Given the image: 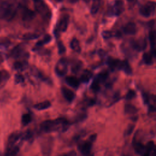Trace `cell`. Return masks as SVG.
I'll use <instances>...</instances> for the list:
<instances>
[{"mask_svg": "<svg viewBox=\"0 0 156 156\" xmlns=\"http://www.w3.org/2000/svg\"><path fill=\"white\" fill-rule=\"evenodd\" d=\"M69 126V121L64 118H58L53 120H46L43 121L40 124V129L45 133L57 130L60 127L62 131L66 130Z\"/></svg>", "mask_w": 156, "mask_h": 156, "instance_id": "6da1fadb", "label": "cell"}, {"mask_svg": "<svg viewBox=\"0 0 156 156\" xmlns=\"http://www.w3.org/2000/svg\"><path fill=\"white\" fill-rule=\"evenodd\" d=\"M143 99L144 103H148L149 102V96L146 93H143Z\"/></svg>", "mask_w": 156, "mask_h": 156, "instance_id": "7bdbcfd3", "label": "cell"}, {"mask_svg": "<svg viewBox=\"0 0 156 156\" xmlns=\"http://www.w3.org/2000/svg\"><path fill=\"white\" fill-rule=\"evenodd\" d=\"M91 89L94 91V92H97L100 89V85L99 83L96 80H94V81L93 82V83L91 85Z\"/></svg>", "mask_w": 156, "mask_h": 156, "instance_id": "d6a6232c", "label": "cell"}, {"mask_svg": "<svg viewBox=\"0 0 156 156\" xmlns=\"http://www.w3.org/2000/svg\"><path fill=\"white\" fill-rule=\"evenodd\" d=\"M107 77H108V74L107 73L105 72L101 73L96 76V77L94 78V80H96L98 82L100 83L101 82H105L107 80Z\"/></svg>", "mask_w": 156, "mask_h": 156, "instance_id": "cb8c5ba5", "label": "cell"}, {"mask_svg": "<svg viewBox=\"0 0 156 156\" xmlns=\"http://www.w3.org/2000/svg\"><path fill=\"white\" fill-rule=\"evenodd\" d=\"M155 3L154 2L149 1L146 4L143 5L140 8V12L141 15L148 17L155 13Z\"/></svg>", "mask_w": 156, "mask_h": 156, "instance_id": "3957f363", "label": "cell"}, {"mask_svg": "<svg viewBox=\"0 0 156 156\" xmlns=\"http://www.w3.org/2000/svg\"><path fill=\"white\" fill-rule=\"evenodd\" d=\"M62 93L64 96V98L68 101V102H72L74 98L75 94L73 91H72L71 90L68 89L66 87H62Z\"/></svg>", "mask_w": 156, "mask_h": 156, "instance_id": "30bf717a", "label": "cell"}, {"mask_svg": "<svg viewBox=\"0 0 156 156\" xmlns=\"http://www.w3.org/2000/svg\"><path fill=\"white\" fill-rule=\"evenodd\" d=\"M124 112L130 115H132V117H134L135 118L137 119V116H134L136 114L138 110L136 108V107L135 106H134L132 104H127L125 105L124 107Z\"/></svg>", "mask_w": 156, "mask_h": 156, "instance_id": "8fae6325", "label": "cell"}, {"mask_svg": "<svg viewBox=\"0 0 156 156\" xmlns=\"http://www.w3.org/2000/svg\"><path fill=\"white\" fill-rule=\"evenodd\" d=\"M15 81L16 83H22L24 81V78L23 76L21 74H16L15 76Z\"/></svg>", "mask_w": 156, "mask_h": 156, "instance_id": "d590c367", "label": "cell"}, {"mask_svg": "<svg viewBox=\"0 0 156 156\" xmlns=\"http://www.w3.org/2000/svg\"><path fill=\"white\" fill-rule=\"evenodd\" d=\"M124 10V2L122 0H116L114 5V13L116 15H120Z\"/></svg>", "mask_w": 156, "mask_h": 156, "instance_id": "4fadbf2b", "label": "cell"}, {"mask_svg": "<svg viewBox=\"0 0 156 156\" xmlns=\"http://www.w3.org/2000/svg\"><path fill=\"white\" fill-rule=\"evenodd\" d=\"M99 4L98 2H94V4L92 5L91 9V13L92 14H95L98 12L99 10Z\"/></svg>", "mask_w": 156, "mask_h": 156, "instance_id": "f35d334b", "label": "cell"}, {"mask_svg": "<svg viewBox=\"0 0 156 156\" xmlns=\"http://www.w3.org/2000/svg\"><path fill=\"white\" fill-rule=\"evenodd\" d=\"M70 46L73 50H74L76 52H79L80 51V46L79 40L76 38H73L71 42H70Z\"/></svg>", "mask_w": 156, "mask_h": 156, "instance_id": "7402d4cb", "label": "cell"}, {"mask_svg": "<svg viewBox=\"0 0 156 156\" xmlns=\"http://www.w3.org/2000/svg\"><path fill=\"white\" fill-rule=\"evenodd\" d=\"M130 45L133 49L137 51H140L144 50L146 48L147 43L145 39L140 38L137 40H132L130 42Z\"/></svg>", "mask_w": 156, "mask_h": 156, "instance_id": "8992f818", "label": "cell"}, {"mask_svg": "<svg viewBox=\"0 0 156 156\" xmlns=\"http://www.w3.org/2000/svg\"><path fill=\"white\" fill-rule=\"evenodd\" d=\"M92 73L89 70H84L80 76V80L83 82H88L92 77Z\"/></svg>", "mask_w": 156, "mask_h": 156, "instance_id": "44dd1931", "label": "cell"}, {"mask_svg": "<svg viewBox=\"0 0 156 156\" xmlns=\"http://www.w3.org/2000/svg\"><path fill=\"white\" fill-rule=\"evenodd\" d=\"M119 69L123 70L127 74H131L132 73V68H130V66L128 62H127L126 60L121 61Z\"/></svg>", "mask_w": 156, "mask_h": 156, "instance_id": "2e32d148", "label": "cell"}, {"mask_svg": "<svg viewBox=\"0 0 156 156\" xmlns=\"http://www.w3.org/2000/svg\"><path fill=\"white\" fill-rule=\"evenodd\" d=\"M98 54H99V55L100 57H105V55H106L105 52L104 50H102V49H99V51H98Z\"/></svg>", "mask_w": 156, "mask_h": 156, "instance_id": "ee69618b", "label": "cell"}, {"mask_svg": "<svg viewBox=\"0 0 156 156\" xmlns=\"http://www.w3.org/2000/svg\"><path fill=\"white\" fill-rule=\"evenodd\" d=\"M94 1V2H98L100 0H93Z\"/></svg>", "mask_w": 156, "mask_h": 156, "instance_id": "681fc988", "label": "cell"}, {"mask_svg": "<svg viewBox=\"0 0 156 156\" xmlns=\"http://www.w3.org/2000/svg\"><path fill=\"white\" fill-rule=\"evenodd\" d=\"M55 1H62V0H55Z\"/></svg>", "mask_w": 156, "mask_h": 156, "instance_id": "f5cc1de1", "label": "cell"}, {"mask_svg": "<svg viewBox=\"0 0 156 156\" xmlns=\"http://www.w3.org/2000/svg\"><path fill=\"white\" fill-rule=\"evenodd\" d=\"M134 149L136 152L138 154H144L146 151V146L140 141H135L134 144Z\"/></svg>", "mask_w": 156, "mask_h": 156, "instance_id": "e0dca14e", "label": "cell"}, {"mask_svg": "<svg viewBox=\"0 0 156 156\" xmlns=\"http://www.w3.org/2000/svg\"><path fill=\"white\" fill-rule=\"evenodd\" d=\"M123 32L127 35H133L136 32V27L134 23L129 22L123 27Z\"/></svg>", "mask_w": 156, "mask_h": 156, "instance_id": "9c48e42d", "label": "cell"}, {"mask_svg": "<svg viewBox=\"0 0 156 156\" xmlns=\"http://www.w3.org/2000/svg\"><path fill=\"white\" fill-rule=\"evenodd\" d=\"M58 54H63V53L65 52L66 51V48L64 46V44L62 43V41L58 42Z\"/></svg>", "mask_w": 156, "mask_h": 156, "instance_id": "e575fe53", "label": "cell"}, {"mask_svg": "<svg viewBox=\"0 0 156 156\" xmlns=\"http://www.w3.org/2000/svg\"><path fill=\"white\" fill-rule=\"evenodd\" d=\"M36 10L44 16H49V9L43 0H33Z\"/></svg>", "mask_w": 156, "mask_h": 156, "instance_id": "5b68a950", "label": "cell"}, {"mask_svg": "<svg viewBox=\"0 0 156 156\" xmlns=\"http://www.w3.org/2000/svg\"><path fill=\"white\" fill-rule=\"evenodd\" d=\"M69 1H71V2H76V1H77V0H69Z\"/></svg>", "mask_w": 156, "mask_h": 156, "instance_id": "c3c4849f", "label": "cell"}, {"mask_svg": "<svg viewBox=\"0 0 156 156\" xmlns=\"http://www.w3.org/2000/svg\"><path fill=\"white\" fill-rule=\"evenodd\" d=\"M2 62H3V57L2 55L0 54V63H1Z\"/></svg>", "mask_w": 156, "mask_h": 156, "instance_id": "bcb514c9", "label": "cell"}, {"mask_svg": "<svg viewBox=\"0 0 156 156\" xmlns=\"http://www.w3.org/2000/svg\"><path fill=\"white\" fill-rule=\"evenodd\" d=\"M92 144L93 143L90 141L89 140L85 141L79 144L78 149L82 154L87 155L90 152V151L92 147Z\"/></svg>", "mask_w": 156, "mask_h": 156, "instance_id": "52a82bcc", "label": "cell"}, {"mask_svg": "<svg viewBox=\"0 0 156 156\" xmlns=\"http://www.w3.org/2000/svg\"><path fill=\"white\" fill-rule=\"evenodd\" d=\"M39 35L35 33H26L23 36V38L24 40H34L38 38Z\"/></svg>", "mask_w": 156, "mask_h": 156, "instance_id": "f546056e", "label": "cell"}, {"mask_svg": "<svg viewBox=\"0 0 156 156\" xmlns=\"http://www.w3.org/2000/svg\"><path fill=\"white\" fill-rule=\"evenodd\" d=\"M68 70V62L65 58L60 59L57 63L55 71L58 76H64Z\"/></svg>", "mask_w": 156, "mask_h": 156, "instance_id": "277c9868", "label": "cell"}, {"mask_svg": "<svg viewBox=\"0 0 156 156\" xmlns=\"http://www.w3.org/2000/svg\"><path fill=\"white\" fill-rule=\"evenodd\" d=\"M51 105V102L49 101H45L44 102H41L38 103L34 105V108L38 110H43L48 108Z\"/></svg>", "mask_w": 156, "mask_h": 156, "instance_id": "d6986e66", "label": "cell"}, {"mask_svg": "<svg viewBox=\"0 0 156 156\" xmlns=\"http://www.w3.org/2000/svg\"><path fill=\"white\" fill-rule=\"evenodd\" d=\"M22 138L29 141H32L34 139V135L32 132L29 130H27L23 135H22Z\"/></svg>", "mask_w": 156, "mask_h": 156, "instance_id": "f1b7e54d", "label": "cell"}, {"mask_svg": "<svg viewBox=\"0 0 156 156\" xmlns=\"http://www.w3.org/2000/svg\"><path fill=\"white\" fill-rule=\"evenodd\" d=\"M136 0H127V1H129V2H135Z\"/></svg>", "mask_w": 156, "mask_h": 156, "instance_id": "7dc6e473", "label": "cell"}, {"mask_svg": "<svg viewBox=\"0 0 156 156\" xmlns=\"http://www.w3.org/2000/svg\"><path fill=\"white\" fill-rule=\"evenodd\" d=\"M86 156H93V155H92L91 154H90V153L89 154H88V155H86Z\"/></svg>", "mask_w": 156, "mask_h": 156, "instance_id": "816d5d0a", "label": "cell"}, {"mask_svg": "<svg viewBox=\"0 0 156 156\" xmlns=\"http://www.w3.org/2000/svg\"><path fill=\"white\" fill-rule=\"evenodd\" d=\"M85 2H89L90 1V0H83Z\"/></svg>", "mask_w": 156, "mask_h": 156, "instance_id": "f907efd6", "label": "cell"}, {"mask_svg": "<svg viewBox=\"0 0 156 156\" xmlns=\"http://www.w3.org/2000/svg\"><path fill=\"white\" fill-rule=\"evenodd\" d=\"M22 52H23L22 48L20 46H17L12 50L11 54H12V57H13L15 58H17V57H20V55L21 54Z\"/></svg>", "mask_w": 156, "mask_h": 156, "instance_id": "484cf974", "label": "cell"}, {"mask_svg": "<svg viewBox=\"0 0 156 156\" xmlns=\"http://www.w3.org/2000/svg\"><path fill=\"white\" fill-rule=\"evenodd\" d=\"M77 154L75 151H71L68 153L66 154H62L61 155H59L58 156H76Z\"/></svg>", "mask_w": 156, "mask_h": 156, "instance_id": "60d3db41", "label": "cell"}, {"mask_svg": "<svg viewBox=\"0 0 156 156\" xmlns=\"http://www.w3.org/2000/svg\"><path fill=\"white\" fill-rule=\"evenodd\" d=\"M102 36L104 39H109L112 37V33L109 30H104L102 32Z\"/></svg>", "mask_w": 156, "mask_h": 156, "instance_id": "74e56055", "label": "cell"}, {"mask_svg": "<svg viewBox=\"0 0 156 156\" xmlns=\"http://www.w3.org/2000/svg\"><path fill=\"white\" fill-rule=\"evenodd\" d=\"M27 64L25 62H15L13 63V68L16 70H22L26 68Z\"/></svg>", "mask_w": 156, "mask_h": 156, "instance_id": "83f0119b", "label": "cell"}, {"mask_svg": "<svg viewBox=\"0 0 156 156\" xmlns=\"http://www.w3.org/2000/svg\"><path fill=\"white\" fill-rule=\"evenodd\" d=\"M32 120V116L30 115V114L29 113H24L23 115L22 118H21V122L23 124V125L24 126H26L28 124H29V122L31 121Z\"/></svg>", "mask_w": 156, "mask_h": 156, "instance_id": "4316f807", "label": "cell"}, {"mask_svg": "<svg viewBox=\"0 0 156 156\" xmlns=\"http://www.w3.org/2000/svg\"><path fill=\"white\" fill-rule=\"evenodd\" d=\"M82 62L80 61H78L77 62L75 63L71 67V71L73 73H76L77 72H78L79 71V69H80L81 66H82Z\"/></svg>", "mask_w": 156, "mask_h": 156, "instance_id": "1f68e13d", "label": "cell"}, {"mask_svg": "<svg viewBox=\"0 0 156 156\" xmlns=\"http://www.w3.org/2000/svg\"><path fill=\"white\" fill-rule=\"evenodd\" d=\"M9 77L10 74L6 70L0 71V88L5 85Z\"/></svg>", "mask_w": 156, "mask_h": 156, "instance_id": "9a60e30c", "label": "cell"}, {"mask_svg": "<svg viewBox=\"0 0 156 156\" xmlns=\"http://www.w3.org/2000/svg\"><path fill=\"white\" fill-rule=\"evenodd\" d=\"M69 23V16L68 15H63L58 21V29L60 31L65 32L66 30Z\"/></svg>", "mask_w": 156, "mask_h": 156, "instance_id": "ba28073f", "label": "cell"}, {"mask_svg": "<svg viewBox=\"0 0 156 156\" xmlns=\"http://www.w3.org/2000/svg\"><path fill=\"white\" fill-rule=\"evenodd\" d=\"M134 128H135V124L129 125L127 129H126V135H130L132 133Z\"/></svg>", "mask_w": 156, "mask_h": 156, "instance_id": "ab89813d", "label": "cell"}, {"mask_svg": "<svg viewBox=\"0 0 156 156\" xmlns=\"http://www.w3.org/2000/svg\"><path fill=\"white\" fill-rule=\"evenodd\" d=\"M66 82L68 85L73 88H77L79 86V80L74 76H68L65 79Z\"/></svg>", "mask_w": 156, "mask_h": 156, "instance_id": "5bb4252c", "label": "cell"}, {"mask_svg": "<svg viewBox=\"0 0 156 156\" xmlns=\"http://www.w3.org/2000/svg\"><path fill=\"white\" fill-rule=\"evenodd\" d=\"M149 40L152 49H155V32L154 30H151L149 33Z\"/></svg>", "mask_w": 156, "mask_h": 156, "instance_id": "4dcf8cb0", "label": "cell"}, {"mask_svg": "<svg viewBox=\"0 0 156 156\" xmlns=\"http://www.w3.org/2000/svg\"><path fill=\"white\" fill-rule=\"evenodd\" d=\"M153 57L151 53L145 52L143 55V58L146 64L152 65L153 63Z\"/></svg>", "mask_w": 156, "mask_h": 156, "instance_id": "603a6c76", "label": "cell"}, {"mask_svg": "<svg viewBox=\"0 0 156 156\" xmlns=\"http://www.w3.org/2000/svg\"><path fill=\"white\" fill-rule=\"evenodd\" d=\"M11 4H9L7 2L0 1V18L5 17L6 12L10 7Z\"/></svg>", "mask_w": 156, "mask_h": 156, "instance_id": "ac0fdd59", "label": "cell"}, {"mask_svg": "<svg viewBox=\"0 0 156 156\" xmlns=\"http://www.w3.org/2000/svg\"><path fill=\"white\" fill-rule=\"evenodd\" d=\"M120 63H121V60L118 59L113 58L112 57H110L108 59V65L112 69H115L116 68L119 69Z\"/></svg>", "mask_w": 156, "mask_h": 156, "instance_id": "ffe728a7", "label": "cell"}, {"mask_svg": "<svg viewBox=\"0 0 156 156\" xmlns=\"http://www.w3.org/2000/svg\"><path fill=\"white\" fill-rule=\"evenodd\" d=\"M96 137H97V134H96V133L92 134V135H91L90 136L88 140H89L90 141H91V142L93 143V142H94V141L96 140Z\"/></svg>", "mask_w": 156, "mask_h": 156, "instance_id": "b9f144b4", "label": "cell"}, {"mask_svg": "<svg viewBox=\"0 0 156 156\" xmlns=\"http://www.w3.org/2000/svg\"><path fill=\"white\" fill-rule=\"evenodd\" d=\"M51 35H46L44 36V37L42 40L38 41L36 43L35 46H36V47H40V46H43V45H44V44H45L49 43V42L51 41Z\"/></svg>", "mask_w": 156, "mask_h": 156, "instance_id": "d4e9b609", "label": "cell"}, {"mask_svg": "<svg viewBox=\"0 0 156 156\" xmlns=\"http://www.w3.org/2000/svg\"><path fill=\"white\" fill-rule=\"evenodd\" d=\"M149 27H153V26H154V24H155V20H151V21H149Z\"/></svg>", "mask_w": 156, "mask_h": 156, "instance_id": "f6af8a7d", "label": "cell"}, {"mask_svg": "<svg viewBox=\"0 0 156 156\" xmlns=\"http://www.w3.org/2000/svg\"><path fill=\"white\" fill-rule=\"evenodd\" d=\"M10 44V40L7 38H2L0 40V47L2 48H6Z\"/></svg>", "mask_w": 156, "mask_h": 156, "instance_id": "8d00e7d4", "label": "cell"}, {"mask_svg": "<svg viewBox=\"0 0 156 156\" xmlns=\"http://www.w3.org/2000/svg\"><path fill=\"white\" fill-rule=\"evenodd\" d=\"M53 147V138L49 136L44 138L41 144V149L43 156H50Z\"/></svg>", "mask_w": 156, "mask_h": 156, "instance_id": "7a4b0ae2", "label": "cell"}, {"mask_svg": "<svg viewBox=\"0 0 156 156\" xmlns=\"http://www.w3.org/2000/svg\"><path fill=\"white\" fill-rule=\"evenodd\" d=\"M136 96V93L134 90H130L127 93L126 95V99L127 100H130L133 99Z\"/></svg>", "mask_w": 156, "mask_h": 156, "instance_id": "836d02e7", "label": "cell"}, {"mask_svg": "<svg viewBox=\"0 0 156 156\" xmlns=\"http://www.w3.org/2000/svg\"><path fill=\"white\" fill-rule=\"evenodd\" d=\"M35 16V13L27 8H24L22 11V18L24 21H29Z\"/></svg>", "mask_w": 156, "mask_h": 156, "instance_id": "7c38bea8", "label": "cell"}]
</instances>
